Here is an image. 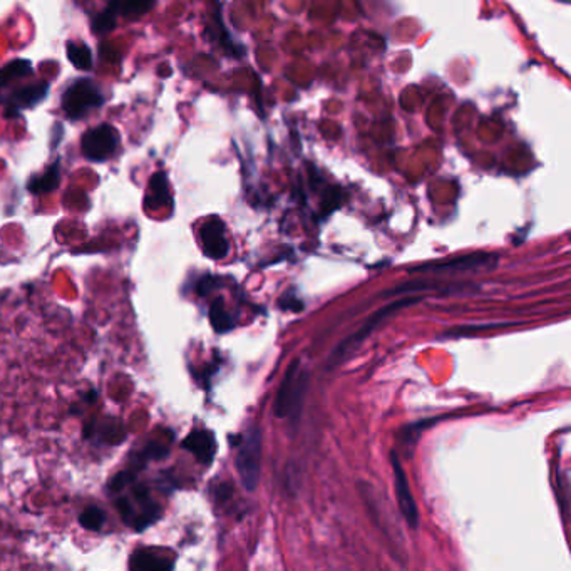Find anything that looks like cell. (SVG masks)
I'll use <instances>...</instances> for the list:
<instances>
[{
    "mask_svg": "<svg viewBox=\"0 0 571 571\" xmlns=\"http://www.w3.org/2000/svg\"><path fill=\"white\" fill-rule=\"evenodd\" d=\"M118 493L121 496L114 501V506L119 511L123 521L133 530L143 531L144 528L151 526L161 516V508L158 506L156 501L153 499L151 491L144 484L133 481Z\"/></svg>",
    "mask_w": 571,
    "mask_h": 571,
    "instance_id": "1",
    "label": "cell"
},
{
    "mask_svg": "<svg viewBox=\"0 0 571 571\" xmlns=\"http://www.w3.org/2000/svg\"><path fill=\"white\" fill-rule=\"evenodd\" d=\"M307 381L308 374L300 369V360L295 359L288 365L285 377L282 379V384L278 387L277 397H275L273 413L277 418L285 419L300 414Z\"/></svg>",
    "mask_w": 571,
    "mask_h": 571,
    "instance_id": "2",
    "label": "cell"
},
{
    "mask_svg": "<svg viewBox=\"0 0 571 571\" xmlns=\"http://www.w3.org/2000/svg\"><path fill=\"white\" fill-rule=\"evenodd\" d=\"M261 441H263V437H261L260 428L251 425V428H248L246 433L241 436L240 447H238L235 466L243 488L250 491V493L256 489L260 481L261 451H263Z\"/></svg>",
    "mask_w": 571,
    "mask_h": 571,
    "instance_id": "3",
    "label": "cell"
},
{
    "mask_svg": "<svg viewBox=\"0 0 571 571\" xmlns=\"http://www.w3.org/2000/svg\"><path fill=\"white\" fill-rule=\"evenodd\" d=\"M104 102L101 89L91 79H79L64 91L62 94V111L69 119L77 121L87 116V112L97 109Z\"/></svg>",
    "mask_w": 571,
    "mask_h": 571,
    "instance_id": "4",
    "label": "cell"
},
{
    "mask_svg": "<svg viewBox=\"0 0 571 571\" xmlns=\"http://www.w3.org/2000/svg\"><path fill=\"white\" fill-rule=\"evenodd\" d=\"M415 302H420V297H415V298H413V297H410V298H409V297H407V298H401V300H396V302H392V303H387L386 307L379 308V310H377L376 313H372L371 318H369V320L365 322V324H364L362 327H360V329H359L357 332H355L354 335H350L349 339H345V340L342 342V344L339 345V347H337V349L334 350V352H332V355H330L332 362H335V364L342 362L345 355H347L349 352H352V350L357 349L359 345L362 344V342H364L365 339H367V337L371 335L372 332L376 330L379 325L384 324V320H387V318L394 315L396 312H399V310H402V308L413 305V303H415Z\"/></svg>",
    "mask_w": 571,
    "mask_h": 571,
    "instance_id": "5",
    "label": "cell"
},
{
    "mask_svg": "<svg viewBox=\"0 0 571 571\" xmlns=\"http://www.w3.org/2000/svg\"><path fill=\"white\" fill-rule=\"evenodd\" d=\"M119 148V134L111 124H99L96 128L86 131L82 136L81 149L84 158L89 161L102 163L114 156L116 149Z\"/></svg>",
    "mask_w": 571,
    "mask_h": 571,
    "instance_id": "6",
    "label": "cell"
},
{
    "mask_svg": "<svg viewBox=\"0 0 571 571\" xmlns=\"http://www.w3.org/2000/svg\"><path fill=\"white\" fill-rule=\"evenodd\" d=\"M391 462H392V471H394L397 504H399L402 516L406 518V521L410 528H418V523H419L418 504H415V499L413 496V491H410L409 481H407V476H406L404 469H402L399 456H397L396 451L391 452Z\"/></svg>",
    "mask_w": 571,
    "mask_h": 571,
    "instance_id": "7",
    "label": "cell"
},
{
    "mask_svg": "<svg viewBox=\"0 0 571 571\" xmlns=\"http://www.w3.org/2000/svg\"><path fill=\"white\" fill-rule=\"evenodd\" d=\"M200 241L205 255L213 260H223L230 251V241L227 236V227L222 219L213 217L201 224Z\"/></svg>",
    "mask_w": 571,
    "mask_h": 571,
    "instance_id": "8",
    "label": "cell"
},
{
    "mask_svg": "<svg viewBox=\"0 0 571 571\" xmlns=\"http://www.w3.org/2000/svg\"><path fill=\"white\" fill-rule=\"evenodd\" d=\"M493 261H496V256L491 254H471L466 256H457V259L439 261V263H429L415 266L410 271L413 273H428V271H434V273H447V271H469V270H479L484 266H491Z\"/></svg>",
    "mask_w": 571,
    "mask_h": 571,
    "instance_id": "9",
    "label": "cell"
},
{
    "mask_svg": "<svg viewBox=\"0 0 571 571\" xmlns=\"http://www.w3.org/2000/svg\"><path fill=\"white\" fill-rule=\"evenodd\" d=\"M183 447L188 449L203 464H212L217 454V441H214L213 433L207 429H196L188 434V437L183 441Z\"/></svg>",
    "mask_w": 571,
    "mask_h": 571,
    "instance_id": "10",
    "label": "cell"
},
{
    "mask_svg": "<svg viewBox=\"0 0 571 571\" xmlns=\"http://www.w3.org/2000/svg\"><path fill=\"white\" fill-rule=\"evenodd\" d=\"M49 86L44 82H36L31 86L17 89L11 96L7 109H26V107H32L44 99L48 96Z\"/></svg>",
    "mask_w": 571,
    "mask_h": 571,
    "instance_id": "11",
    "label": "cell"
},
{
    "mask_svg": "<svg viewBox=\"0 0 571 571\" xmlns=\"http://www.w3.org/2000/svg\"><path fill=\"white\" fill-rule=\"evenodd\" d=\"M173 565V558H165L163 551L156 548H141L131 558V568L138 570H171Z\"/></svg>",
    "mask_w": 571,
    "mask_h": 571,
    "instance_id": "12",
    "label": "cell"
},
{
    "mask_svg": "<svg viewBox=\"0 0 571 571\" xmlns=\"http://www.w3.org/2000/svg\"><path fill=\"white\" fill-rule=\"evenodd\" d=\"M146 205L149 208H161L171 207V193H170V181H168L166 173H154L149 180Z\"/></svg>",
    "mask_w": 571,
    "mask_h": 571,
    "instance_id": "13",
    "label": "cell"
},
{
    "mask_svg": "<svg viewBox=\"0 0 571 571\" xmlns=\"http://www.w3.org/2000/svg\"><path fill=\"white\" fill-rule=\"evenodd\" d=\"M153 4L154 0H109L107 7L118 17H141L149 12Z\"/></svg>",
    "mask_w": 571,
    "mask_h": 571,
    "instance_id": "14",
    "label": "cell"
},
{
    "mask_svg": "<svg viewBox=\"0 0 571 571\" xmlns=\"http://www.w3.org/2000/svg\"><path fill=\"white\" fill-rule=\"evenodd\" d=\"M65 54H67L69 62H71L74 67L81 69V71H89L92 67V54L91 49L87 48L86 44H81V42H67L65 45Z\"/></svg>",
    "mask_w": 571,
    "mask_h": 571,
    "instance_id": "15",
    "label": "cell"
},
{
    "mask_svg": "<svg viewBox=\"0 0 571 571\" xmlns=\"http://www.w3.org/2000/svg\"><path fill=\"white\" fill-rule=\"evenodd\" d=\"M59 180H60L59 163H55V165L48 168V170L42 173L40 176L34 178V180L29 183V190L32 191V193H36V195L49 193V191H53V190L58 188Z\"/></svg>",
    "mask_w": 571,
    "mask_h": 571,
    "instance_id": "16",
    "label": "cell"
},
{
    "mask_svg": "<svg viewBox=\"0 0 571 571\" xmlns=\"http://www.w3.org/2000/svg\"><path fill=\"white\" fill-rule=\"evenodd\" d=\"M210 322H212L213 329L218 332V334H224V332L232 330L235 322L230 315V312L227 310L224 307V300L222 297H218L217 300L212 303V308H210Z\"/></svg>",
    "mask_w": 571,
    "mask_h": 571,
    "instance_id": "17",
    "label": "cell"
},
{
    "mask_svg": "<svg viewBox=\"0 0 571 571\" xmlns=\"http://www.w3.org/2000/svg\"><path fill=\"white\" fill-rule=\"evenodd\" d=\"M32 72L31 62L26 59H16L0 69V87L9 86L13 81L24 79Z\"/></svg>",
    "mask_w": 571,
    "mask_h": 571,
    "instance_id": "18",
    "label": "cell"
},
{
    "mask_svg": "<svg viewBox=\"0 0 571 571\" xmlns=\"http://www.w3.org/2000/svg\"><path fill=\"white\" fill-rule=\"evenodd\" d=\"M79 523H81L82 528L91 531H99L106 523V513L104 509H101L99 506H89L82 511L81 518H79Z\"/></svg>",
    "mask_w": 571,
    "mask_h": 571,
    "instance_id": "19",
    "label": "cell"
}]
</instances>
